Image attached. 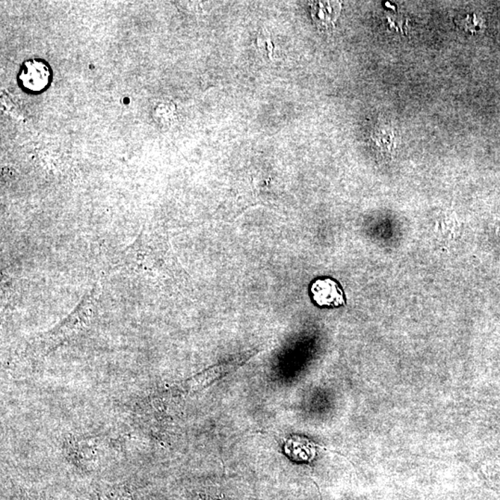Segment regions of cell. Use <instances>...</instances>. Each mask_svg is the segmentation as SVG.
Instances as JSON below:
<instances>
[{"mask_svg": "<svg viewBox=\"0 0 500 500\" xmlns=\"http://www.w3.org/2000/svg\"><path fill=\"white\" fill-rule=\"evenodd\" d=\"M102 283L99 281L82 298L75 309L51 330L40 334L30 347L35 357H45L67 343L73 341L93 327L97 317Z\"/></svg>", "mask_w": 500, "mask_h": 500, "instance_id": "6da1fadb", "label": "cell"}, {"mask_svg": "<svg viewBox=\"0 0 500 500\" xmlns=\"http://www.w3.org/2000/svg\"><path fill=\"white\" fill-rule=\"evenodd\" d=\"M69 460L81 468L99 463L105 451V442L99 436H71L65 444Z\"/></svg>", "mask_w": 500, "mask_h": 500, "instance_id": "7a4b0ae2", "label": "cell"}, {"mask_svg": "<svg viewBox=\"0 0 500 500\" xmlns=\"http://www.w3.org/2000/svg\"><path fill=\"white\" fill-rule=\"evenodd\" d=\"M51 70L45 61L30 60L20 68L18 83L23 90L39 93L46 90L51 82Z\"/></svg>", "mask_w": 500, "mask_h": 500, "instance_id": "3957f363", "label": "cell"}, {"mask_svg": "<svg viewBox=\"0 0 500 500\" xmlns=\"http://www.w3.org/2000/svg\"><path fill=\"white\" fill-rule=\"evenodd\" d=\"M312 300L319 307H339L345 304L344 292L331 278L315 280L310 286Z\"/></svg>", "mask_w": 500, "mask_h": 500, "instance_id": "277c9868", "label": "cell"}, {"mask_svg": "<svg viewBox=\"0 0 500 500\" xmlns=\"http://www.w3.org/2000/svg\"><path fill=\"white\" fill-rule=\"evenodd\" d=\"M341 3L339 1H316L312 4L313 22L321 30L334 28L339 17Z\"/></svg>", "mask_w": 500, "mask_h": 500, "instance_id": "5b68a950", "label": "cell"}, {"mask_svg": "<svg viewBox=\"0 0 500 500\" xmlns=\"http://www.w3.org/2000/svg\"><path fill=\"white\" fill-rule=\"evenodd\" d=\"M229 366H231V364H221V365L205 370V371L197 374L196 377L189 378V379L183 382L182 387L186 391H198V390L205 389L212 382L220 378L221 375L226 374L227 367Z\"/></svg>", "mask_w": 500, "mask_h": 500, "instance_id": "8992f818", "label": "cell"}, {"mask_svg": "<svg viewBox=\"0 0 500 500\" xmlns=\"http://www.w3.org/2000/svg\"><path fill=\"white\" fill-rule=\"evenodd\" d=\"M258 47L260 49L265 47V49L267 50L269 57H270L271 60L273 59L274 47L273 44H272L271 37L269 32H265V34L264 32H260L258 37Z\"/></svg>", "mask_w": 500, "mask_h": 500, "instance_id": "52a82bcc", "label": "cell"}, {"mask_svg": "<svg viewBox=\"0 0 500 500\" xmlns=\"http://www.w3.org/2000/svg\"><path fill=\"white\" fill-rule=\"evenodd\" d=\"M496 220H498L499 221V224H500V218H496ZM499 235H500V226L499 228Z\"/></svg>", "mask_w": 500, "mask_h": 500, "instance_id": "ba28073f", "label": "cell"}]
</instances>
